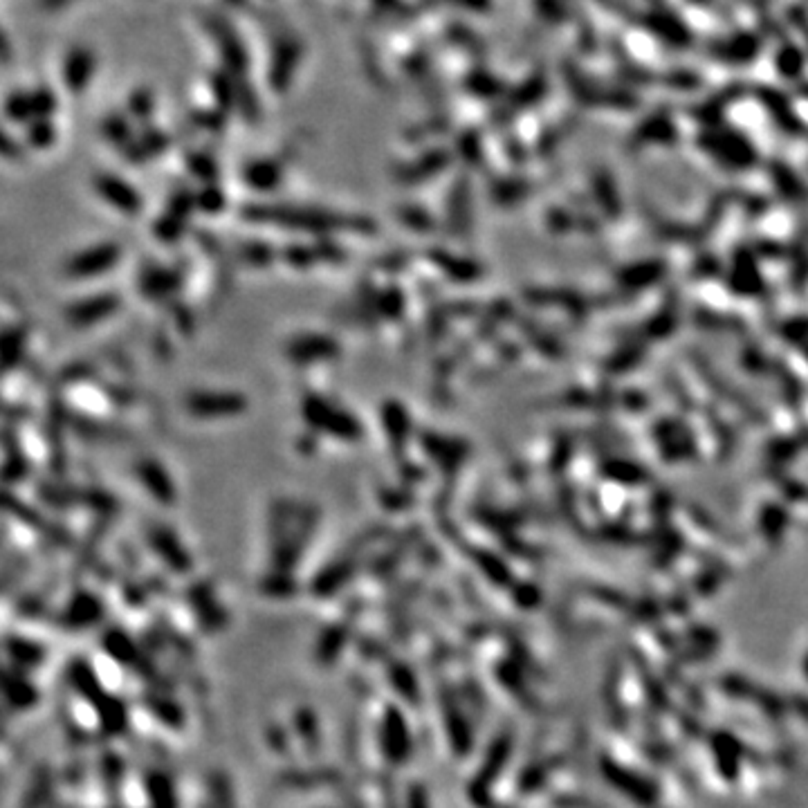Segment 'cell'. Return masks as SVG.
Returning a JSON list of instances; mask_svg holds the SVG:
<instances>
[{
    "instance_id": "6da1fadb",
    "label": "cell",
    "mask_w": 808,
    "mask_h": 808,
    "mask_svg": "<svg viewBox=\"0 0 808 808\" xmlns=\"http://www.w3.org/2000/svg\"><path fill=\"white\" fill-rule=\"evenodd\" d=\"M122 258V247L113 240L106 243H95L90 247L79 249L72 254L64 263V277L70 281H93V278L104 277Z\"/></svg>"
},
{
    "instance_id": "7a4b0ae2",
    "label": "cell",
    "mask_w": 808,
    "mask_h": 808,
    "mask_svg": "<svg viewBox=\"0 0 808 808\" xmlns=\"http://www.w3.org/2000/svg\"><path fill=\"white\" fill-rule=\"evenodd\" d=\"M185 409L189 416L198 420H225L236 418L247 409V398L238 391H214V389H200V391L187 393Z\"/></svg>"
},
{
    "instance_id": "3957f363",
    "label": "cell",
    "mask_w": 808,
    "mask_h": 808,
    "mask_svg": "<svg viewBox=\"0 0 808 808\" xmlns=\"http://www.w3.org/2000/svg\"><path fill=\"white\" fill-rule=\"evenodd\" d=\"M303 418H308L312 427L324 429L321 434L333 436L337 440H358V438H362V425L350 416V411L339 409L328 400L303 402Z\"/></svg>"
},
{
    "instance_id": "277c9868",
    "label": "cell",
    "mask_w": 808,
    "mask_h": 808,
    "mask_svg": "<svg viewBox=\"0 0 808 808\" xmlns=\"http://www.w3.org/2000/svg\"><path fill=\"white\" fill-rule=\"evenodd\" d=\"M119 308V299L115 295H93V297H84L81 301L70 303L67 308L66 317L70 321V326H76V328H90L95 326L97 321L108 319L117 312Z\"/></svg>"
},
{
    "instance_id": "5b68a950",
    "label": "cell",
    "mask_w": 808,
    "mask_h": 808,
    "mask_svg": "<svg viewBox=\"0 0 808 808\" xmlns=\"http://www.w3.org/2000/svg\"><path fill=\"white\" fill-rule=\"evenodd\" d=\"M137 476L142 480V485H146L148 494L153 499H157L160 503L171 505L176 499V488H173L171 474L165 470V465L156 459H144L137 465Z\"/></svg>"
},
{
    "instance_id": "8992f818",
    "label": "cell",
    "mask_w": 808,
    "mask_h": 808,
    "mask_svg": "<svg viewBox=\"0 0 808 808\" xmlns=\"http://www.w3.org/2000/svg\"><path fill=\"white\" fill-rule=\"evenodd\" d=\"M97 191H99L101 198L108 202L110 207H115L117 211H122V214H137L139 205H142V202H139L137 191H135L133 187L119 182L117 177H113V176L101 177L99 185H97Z\"/></svg>"
}]
</instances>
